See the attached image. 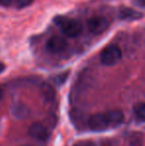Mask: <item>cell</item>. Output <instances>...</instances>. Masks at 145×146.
I'll use <instances>...</instances> for the list:
<instances>
[{
    "mask_svg": "<svg viewBox=\"0 0 145 146\" xmlns=\"http://www.w3.org/2000/svg\"><path fill=\"white\" fill-rule=\"evenodd\" d=\"M121 59V50L116 45L105 47L101 53V61L105 66H113Z\"/></svg>",
    "mask_w": 145,
    "mask_h": 146,
    "instance_id": "2",
    "label": "cell"
},
{
    "mask_svg": "<svg viewBox=\"0 0 145 146\" xmlns=\"http://www.w3.org/2000/svg\"><path fill=\"white\" fill-rule=\"evenodd\" d=\"M29 134L31 135L33 138L37 139L40 141H45L47 140L49 136V132L47 130V128L43 124L39 122L33 123L29 128Z\"/></svg>",
    "mask_w": 145,
    "mask_h": 146,
    "instance_id": "6",
    "label": "cell"
},
{
    "mask_svg": "<svg viewBox=\"0 0 145 146\" xmlns=\"http://www.w3.org/2000/svg\"><path fill=\"white\" fill-rule=\"evenodd\" d=\"M134 113L141 120H145V102L138 104L134 106Z\"/></svg>",
    "mask_w": 145,
    "mask_h": 146,
    "instance_id": "9",
    "label": "cell"
},
{
    "mask_svg": "<svg viewBox=\"0 0 145 146\" xmlns=\"http://www.w3.org/2000/svg\"><path fill=\"white\" fill-rule=\"evenodd\" d=\"M118 16H119L120 19L122 20H137L142 18V14L140 12L136 11L134 9H131V8H127V7H121L119 9V13H118Z\"/></svg>",
    "mask_w": 145,
    "mask_h": 146,
    "instance_id": "7",
    "label": "cell"
},
{
    "mask_svg": "<svg viewBox=\"0 0 145 146\" xmlns=\"http://www.w3.org/2000/svg\"><path fill=\"white\" fill-rule=\"evenodd\" d=\"M89 126L93 131H103L110 127L107 115L103 113L93 114L89 117Z\"/></svg>",
    "mask_w": 145,
    "mask_h": 146,
    "instance_id": "4",
    "label": "cell"
},
{
    "mask_svg": "<svg viewBox=\"0 0 145 146\" xmlns=\"http://www.w3.org/2000/svg\"><path fill=\"white\" fill-rule=\"evenodd\" d=\"M68 47V42L65 38L61 36H52L47 42V49L51 53H61L66 50Z\"/></svg>",
    "mask_w": 145,
    "mask_h": 146,
    "instance_id": "5",
    "label": "cell"
},
{
    "mask_svg": "<svg viewBox=\"0 0 145 146\" xmlns=\"http://www.w3.org/2000/svg\"><path fill=\"white\" fill-rule=\"evenodd\" d=\"M4 69H5V67H4L3 64H0V73H2L4 71Z\"/></svg>",
    "mask_w": 145,
    "mask_h": 146,
    "instance_id": "14",
    "label": "cell"
},
{
    "mask_svg": "<svg viewBox=\"0 0 145 146\" xmlns=\"http://www.w3.org/2000/svg\"><path fill=\"white\" fill-rule=\"evenodd\" d=\"M55 23L67 37H71V38L79 36L83 31L81 22L72 18L59 16L55 18Z\"/></svg>",
    "mask_w": 145,
    "mask_h": 146,
    "instance_id": "1",
    "label": "cell"
},
{
    "mask_svg": "<svg viewBox=\"0 0 145 146\" xmlns=\"http://www.w3.org/2000/svg\"><path fill=\"white\" fill-rule=\"evenodd\" d=\"M136 3H137L138 5L144 7V6H145V0H136Z\"/></svg>",
    "mask_w": 145,
    "mask_h": 146,
    "instance_id": "13",
    "label": "cell"
},
{
    "mask_svg": "<svg viewBox=\"0 0 145 146\" xmlns=\"http://www.w3.org/2000/svg\"><path fill=\"white\" fill-rule=\"evenodd\" d=\"M2 96H3V90H2V88L0 87V98H2Z\"/></svg>",
    "mask_w": 145,
    "mask_h": 146,
    "instance_id": "15",
    "label": "cell"
},
{
    "mask_svg": "<svg viewBox=\"0 0 145 146\" xmlns=\"http://www.w3.org/2000/svg\"><path fill=\"white\" fill-rule=\"evenodd\" d=\"M44 92H45V96H46V98H52L53 94H54L52 88H51L49 85H46V86H45V88H44Z\"/></svg>",
    "mask_w": 145,
    "mask_h": 146,
    "instance_id": "10",
    "label": "cell"
},
{
    "mask_svg": "<svg viewBox=\"0 0 145 146\" xmlns=\"http://www.w3.org/2000/svg\"><path fill=\"white\" fill-rule=\"evenodd\" d=\"M13 0H0V4L3 6H9Z\"/></svg>",
    "mask_w": 145,
    "mask_h": 146,
    "instance_id": "12",
    "label": "cell"
},
{
    "mask_svg": "<svg viewBox=\"0 0 145 146\" xmlns=\"http://www.w3.org/2000/svg\"><path fill=\"white\" fill-rule=\"evenodd\" d=\"M109 23L103 16H93L87 21V29L93 34L99 35L107 30Z\"/></svg>",
    "mask_w": 145,
    "mask_h": 146,
    "instance_id": "3",
    "label": "cell"
},
{
    "mask_svg": "<svg viewBox=\"0 0 145 146\" xmlns=\"http://www.w3.org/2000/svg\"><path fill=\"white\" fill-rule=\"evenodd\" d=\"M105 115L107 117L110 127L117 126L123 121V113L120 110H111L105 113Z\"/></svg>",
    "mask_w": 145,
    "mask_h": 146,
    "instance_id": "8",
    "label": "cell"
},
{
    "mask_svg": "<svg viewBox=\"0 0 145 146\" xmlns=\"http://www.w3.org/2000/svg\"><path fill=\"white\" fill-rule=\"evenodd\" d=\"M25 146H30V145H25Z\"/></svg>",
    "mask_w": 145,
    "mask_h": 146,
    "instance_id": "16",
    "label": "cell"
},
{
    "mask_svg": "<svg viewBox=\"0 0 145 146\" xmlns=\"http://www.w3.org/2000/svg\"><path fill=\"white\" fill-rule=\"evenodd\" d=\"M33 1L34 0H17V5L19 6L20 8H24V7L29 6Z\"/></svg>",
    "mask_w": 145,
    "mask_h": 146,
    "instance_id": "11",
    "label": "cell"
}]
</instances>
